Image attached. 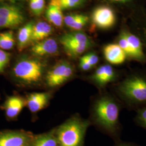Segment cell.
Listing matches in <instances>:
<instances>
[{"label": "cell", "instance_id": "33", "mask_svg": "<svg viewBox=\"0 0 146 146\" xmlns=\"http://www.w3.org/2000/svg\"><path fill=\"white\" fill-rule=\"evenodd\" d=\"M4 1H5V0H0V2H4Z\"/></svg>", "mask_w": 146, "mask_h": 146}, {"label": "cell", "instance_id": "32", "mask_svg": "<svg viewBox=\"0 0 146 146\" xmlns=\"http://www.w3.org/2000/svg\"><path fill=\"white\" fill-rule=\"evenodd\" d=\"M115 146H135L132 144L129 143H119L117 145Z\"/></svg>", "mask_w": 146, "mask_h": 146}, {"label": "cell", "instance_id": "3", "mask_svg": "<svg viewBox=\"0 0 146 146\" xmlns=\"http://www.w3.org/2000/svg\"><path fill=\"white\" fill-rule=\"evenodd\" d=\"M90 121L75 115L63 123L55 131L59 146H83Z\"/></svg>", "mask_w": 146, "mask_h": 146}, {"label": "cell", "instance_id": "7", "mask_svg": "<svg viewBox=\"0 0 146 146\" xmlns=\"http://www.w3.org/2000/svg\"><path fill=\"white\" fill-rule=\"evenodd\" d=\"M129 23L131 31L141 40L146 64V6H138L132 11L129 15Z\"/></svg>", "mask_w": 146, "mask_h": 146}, {"label": "cell", "instance_id": "26", "mask_svg": "<svg viewBox=\"0 0 146 146\" xmlns=\"http://www.w3.org/2000/svg\"><path fill=\"white\" fill-rule=\"evenodd\" d=\"M134 121L136 124L146 130V107L136 110Z\"/></svg>", "mask_w": 146, "mask_h": 146}, {"label": "cell", "instance_id": "18", "mask_svg": "<svg viewBox=\"0 0 146 146\" xmlns=\"http://www.w3.org/2000/svg\"><path fill=\"white\" fill-rule=\"evenodd\" d=\"M88 21V16L83 14H69L63 19V22L66 25L75 31L82 29L87 24Z\"/></svg>", "mask_w": 146, "mask_h": 146}, {"label": "cell", "instance_id": "14", "mask_svg": "<svg viewBox=\"0 0 146 146\" xmlns=\"http://www.w3.org/2000/svg\"><path fill=\"white\" fill-rule=\"evenodd\" d=\"M50 98L49 93H35L29 94L27 99L26 104L31 113H35L47 106Z\"/></svg>", "mask_w": 146, "mask_h": 146}, {"label": "cell", "instance_id": "25", "mask_svg": "<svg viewBox=\"0 0 146 146\" xmlns=\"http://www.w3.org/2000/svg\"><path fill=\"white\" fill-rule=\"evenodd\" d=\"M121 49L125 52L127 59H130L134 61V52H133L128 42L127 41L125 36L121 31V33L117 39V43H116Z\"/></svg>", "mask_w": 146, "mask_h": 146}, {"label": "cell", "instance_id": "28", "mask_svg": "<svg viewBox=\"0 0 146 146\" xmlns=\"http://www.w3.org/2000/svg\"><path fill=\"white\" fill-rule=\"evenodd\" d=\"M11 54L0 49V73L2 72L9 62Z\"/></svg>", "mask_w": 146, "mask_h": 146}, {"label": "cell", "instance_id": "23", "mask_svg": "<svg viewBox=\"0 0 146 146\" xmlns=\"http://www.w3.org/2000/svg\"><path fill=\"white\" fill-rule=\"evenodd\" d=\"M15 41L14 33L11 31L0 33V48L2 50H10L13 48Z\"/></svg>", "mask_w": 146, "mask_h": 146}, {"label": "cell", "instance_id": "16", "mask_svg": "<svg viewBox=\"0 0 146 146\" xmlns=\"http://www.w3.org/2000/svg\"><path fill=\"white\" fill-rule=\"evenodd\" d=\"M60 41L61 44L65 43H73L91 48L93 46V42L85 33L82 32H72L67 33L61 37Z\"/></svg>", "mask_w": 146, "mask_h": 146}, {"label": "cell", "instance_id": "17", "mask_svg": "<svg viewBox=\"0 0 146 146\" xmlns=\"http://www.w3.org/2000/svg\"><path fill=\"white\" fill-rule=\"evenodd\" d=\"M52 27L47 22H38L33 26L31 41L38 42L44 40L52 34Z\"/></svg>", "mask_w": 146, "mask_h": 146}, {"label": "cell", "instance_id": "22", "mask_svg": "<svg viewBox=\"0 0 146 146\" xmlns=\"http://www.w3.org/2000/svg\"><path fill=\"white\" fill-rule=\"evenodd\" d=\"M61 44L67 55L72 58H76L80 56L90 48L86 46L72 43H65Z\"/></svg>", "mask_w": 146, "mask_h": 146}, {"label": "cell", "instance_id": "29", "mask_svg": "<svg viewBox=\"0 0 146 146\" xmlns=\"http://www.w3.org/2000/svg\"><path fill=\"white\" fill-rule=\"evenodd\" d=\"M84 57L93 68L99 62V57L95 52H88L84 55Z\"/></svg>", "mask_w": 146, "mask_h": 146}, {"label": "cell", "instance_id": "31", "mask_svg": "<svg viewBox=\"0 0 146 146\" xmlns=\"http://www.w3.org/2000/svg\"><path fill=\"white\" fill-rule=\"evenodd\" d=\"M110 2H115V3H129L132 0H108Z\"/></svg>", "mask_w": 146, "mask_h": 146}, {"label": "cell", "instance_id": "11", "mask_svg": "<svg viewBox=\"0 0 146 146\" xmlns=\"http://www.w3.org/2000/svg\"><path fill=\"white\" fill-rule=\"evenodd\" d=\"M103 54L106 60L111 65H120L127 59L125 52L116 43H110L103 48Z\"/></svg>", "mask_w": 146, "mask_h": 146}, {"label": "cell", "instance_id": "13", "mask_svg": "<svg viewBox=\"0 0 146 146\" xmlns=\"http://www.w3.org/2000/svg\"><path fill=\"white\" fill-rule=\"evenodd\" d=\"M134 52V61L146 63V57L143 51V45L139 37L131 31L124 30L122 31Z\"/></svg>", "mask_w": 146, "mask_h": 146}, {"label": "cell", "instance_id": "4", "mask_svg": "<svg viewBox=\"0 0 146 146\" xmlns=\"http://www.w3.org/2000/svg\"><path fill=\"white\" fill-rule=\"evenodd\" d=\"M13 72L20 82L28 86L35 85L43 78L44 65L37 59L22 58L16 63Z\"/></svg>", "mask_w": 146, "mask_h": 146}, {"label": "cell", "instance_id": "19", "mask_svg": "<svg viewBox=\"0 0 146 146\" xmlns=\"http://www.w3.org/2000/svg\"><path fill=\"white\" fill-rule=\"evenodd\" d=\"M33 26V23L29 22L19 29L17 34V48L19 51L23 50L31 41Z\"/></svg>", "mask_w": 146, "mask_h": 146}, {"label": "cell", "instance_id": "8", "mask_svg": "<svg viewBox=\"0 0 146 146\" xmlns=\"http://www.w3.org/2000/svg\"><path fill=\"white\" fill-rule=\"evenodd\" d=\"M74 74L72 65L66 61L58 63L48 72L46 76V83L49 87L59 86L72 78Z\"/></svg>", "mask_w": 146, "mask_h": 146}, {"label": "cell", "instance_id": "10", "mask_svg": "<svg viewBox=\"0 0 146 146\" xmlns=\"http://www.w3.org/2000/svg\"><path fill=\"white\" fill-rule=\"evenodd\" d=\"M92 20L100 28L108 29L115 24L116 17L111 8L107 6H101L94 9Z\"/></svg>", "mask_w": 146, "mask_h": 146}, {"label": "cell", "instance_id": "5", "mask_svg": "<svg viewBox=\"0 0 146 146\" xmlns=\"http://www.w3.org/2000/svg\"><path fill=\"white\" fill-rule=\"evenodd\" d=\"M123 75L112 65L107 63L99 66L87 78L90 83L102 90L109 85L116 83Z\"/></svg>", "mask_w": 146, "mask_h": 146}, {"label": "cell", "instance_id": "30", "mask_svg": "<svg viewBox=\"0 0 146 146\" xmlns=\"http://www.w3.org/2000/svg\"><path fill=\"white\" fill-rule=\"evenodd\" d=\"M79 67L81 70L84 72L89 71L93 68L88 62L86 60V59L84 58V56H82L80 59Z\"/></svg>", "mask_w": 146, "mask_h": 146}, {"label": "cell", "instance_id": "20", "mask_svg": "<svg viewBox=\"0 0 146 146\" xmlns=\"http://www.w3.org/2000/svg\"><path fill=\"white\" fill-rule=\"evenodd\" d=\"M28 146H59V145L55 134L52 132H49L33 138Z\"/></svg>", "mask_w": 146, "mask_h": 146}, {"label": "cell", "instance_id": "12", "mask_svg": "<svg viewBox=\"0 0 146 146\" xmlns=\"http://www.w3.org/2000/svg\"><path fill=\"white\" fill-rule=\"evenodd\" d=\"M58 49L56 40L48 38L37 42L31 47V52L34 55L41 57L55 55L58 52Z\"/></svg>", "mask_w": 146, "mask_h": 146}, {"label": "cell", "instance_id": "1", "mask_svg": "<svg viewBox=\"0 0 146 146\" xmlns=\"http://www.w3.org/2000/svg\"><path fill=\"white\" fill-rule=\"evenodd\" d=\"M123 106L111 92H104L94 100L91 108V119L95 125L116 139L122 129L120 114Z\"/></svg>", "mask_w": 146, "mask_h": 146}, {"label": "cell", "instance_id": "6", "mask_svg": "<svg viewBox=\"0 0 146 146\" xmlns=\"http://www.w3.org/2000/svg\"><path fill=\"white\" fill-rule=\"evenodd\" d=\"M24 20L25 16L19 7L0 2V28L16 27Z\"/></svg>", "mask_w": 146, "mask_h": 146}, {"label": "cell", "instance_id": "15", "mask_svg": "<svg viewBox=\"0 0 146 146\" xmlns=\"http://www.w3.org/2000/svg\"><path fill=\"white\" fill-rule=\"evenodd\" d=\"M26 104V100L19 96H11L5 101V109L7 116L9 118H14L21 113Z\"/></svg>", "mask_w": 146, "mask_h": 146}, {"label": "cell", "instance_id": "21", "mask_svg": "<svg viewBox=\"0 0 146 146\" xmlns=\"http://www.w3.org/2000/svg\"><path fill=\"white\" fill-rule=\"evenodd\" d=\"M46 16L47 20L54 25L57 27L62 26L64 17L62 10L58 6L49 3L46 10Z\"/></svg>", "mask_w": 146, "mask_h": 146}, {"label": "cell", "instance_id": "27", "mask_svg": "<svg viewBox=\"0 0 146 146\" xmlns=\"http://www.w3.org/2000/svg\"><path fill=\"white\" fill-rule=\"evenodd\" d=\"M44 0H30L31 9L35 15H40L42 13L44 9Z\"/></svg>", "mask_w": 146, "mask_h": 146}, {"label": "cell", "instance_id": "9", "mask_svg": "<svg viewBox=\"0 0 146 146\" xmlns=\"http://www.w3.org/2000/svg\"><path fill=\"white\" fill-rule=\"evenodd\" d=\"M33 137L28 133L9 131L0 133V146H28Z\"/></svg>", "mask_w": 146, "mask_h": 146}, {"label": "cell", "instance_id": "24", "mask_svg": "<svg viewBox=\"0 0 146 146\" xmlns=\"http://www.w3.org/2000/svg\"><path fill=\"white\" fill-rule=\"evenodd\" d=\"M84 0H51L50 4L58 6L62 11L80 7L84 4Z\"/></svg>", "mask_w": 146, "mask_h": 146}, {"label": "cell", "instance_id": "2", "mask_svg": "<svg viewBox=\"0 0 146 146\" xmlns=\"http://www.w3.org/2000/svg\"><path fill=\"white\" fill-rule=\"evenodd\" d=\"M110 86L123 108L136 111L146 107V71H131Z\"/></svg>", "mask_w": 146, "mask_h": 146}]
</instances>
